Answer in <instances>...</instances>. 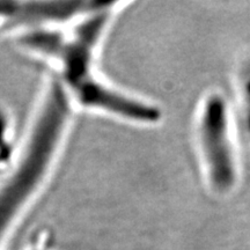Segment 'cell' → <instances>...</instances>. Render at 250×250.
I'll return each mask as SVG.
<instances>
[{
  "mask_svg": "<svg viewBox=\"0 0 250 250\" xmlns=\"http://www.w3.org/2000/svg\"><path fill=\"white\" fill-rule=\"evenodd\" d=\"M247 95H248V103H249V123H250V80L247 83Z\"/></svg>",
  "mask_w": 250,
  "mask_h": 250,
  "instance_id": "obj_5",
  "label": "cell"
},
{
  "mask_svg": "<svg viewBox=\"0 0 250 250\" xmlns=\"http://www.w3.org/2000/svg\"><path fill=\"white\" fill-rule=\"evenodd\" d=\"M108 4L99 0H0V39L68 26Z\"/></svg>",
  "mask_w": 250,
  "mask_h": 250,
  "instance_id": "obj_3",
  "label": "cell"
},
{
  "mask_svg": "<svg viewBox=\"0 0 250 250\" xmlns=\"http://www.w3.org/2000/svg\"><path fill=\"white\" fill-rule=\"evenodd\" d=\"M112 2L71 24L34 31L21 37L20 44L31 55L48 62L74 107L100 111L134 122L151 123L160 118L152 105L112 88L95 68L98 48L104 35Z\"/></svg>",
  "mask_w": 250,
  "mask_h": 250,
  "instance_id": "obj_1",
  "label": "cell"
},
{
  "mask_svg": "<svg viewBox=\"0 0 250 250\" xmlns=\"http://www.w3.org/2000/svg\"><path fill=\"white\" fill-rule=\"evenodd\" d=\"M74 111L70 96L51 74L9 166L0 176V247L51 182L70 139Z\"/></svg>",
  "mask_w": 250,
  "mask_h": 250,
  "instance_id": "obj_2",
  "label": "cell"
},
{
  "mask_svg": "<svg viewBox=\"0 0 250 250\" xmlns=\"http://www.w3.org/2000/svg\"><path fill=\"white\" fill-rule=\"evenodd\" d=\"M199 138L212 186L218 191H227L235 182L236 167L226 104L219 95H211L206 100L199 124Z\"/></svg>",
  "mask_w": 250,
  "mask_h": 250,
  "instance_id": "obj_4",
  "label": "cell"
}]
</instances>
